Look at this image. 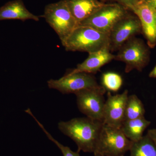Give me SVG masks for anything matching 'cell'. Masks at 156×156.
I'll list each match as a JSON object with an SVG mask.
<instances>
[{
	"mask_svg": "<svg viewBox=\"0 0 156 156\" xmlns=\"http://www.w3.org/2000/svg\"><path fill=\"white\" fill-rule=\"evenodd\" d=\"M103 126L102 122L87 117L60 122L58 128L75 142L78 151L94 153Z\"/></svg>",
	"mask_w": 156,
	"mask_h": 156,
	"instance_id": "1",
	"label": "cell"
},
{
	"mask_svg": "<svg viewBox=\"0 0 156 156\" xmlns=\"http://www.w3.org/2000/svg\"><path fill=\"white\" fill-rule=\"evenodd\" d=\"M62 44L67 51L91 53L110 48L109 34L89 27L79 25Z\"/></svg>",
	"mask_w": 156,
	"mask_h": 156,
	"instance_id": "2",
	"label": "cell"
},
{
	"mask_svg": "<svg viewBox=\"0 0 156 156\" xmlns=\"http://www.w3.org/2000/svg\"><path fill=\"white\" fill-rule=\"evenodd\" d=\"M43 17L58 35L61 43L78 26L65 0L46 5Z\"/></svg>",
	"mask_w": 156,
	"mask_h": 156,
	"instance_id": "3",
	"label": "cell"
},
{
	"mask_svg": "<svg viewBox=\"0 0 156 156\" xmlns=\"http://www.w3.org/2000/svg\"><path fill=\"white\" fill-rule=\"evenodd\" d=\"M132 142L120 128L103 124L94 154L101 156H123L130 150Z\"/></svg>",
	"mask_w": 156,
	"mask_h": 156,
	"instance_id": "4",
	"label": "cell"
},
{
	"mask_svg": "<svg viewBox=\"0 0 156 156\" xmlns=\"http://www.w3.org/2000/svg\"><path fill=\"white\" fill-rule=\"evenodd\" d=\"M115 55V59L126 64L125 72L129 73L133 70L142 71L149 61V49L140 39L133 37L126 42Z\"/></svg>",
	"mask_w": 156,
	"mask_h": 156,
	"instance_id": "5",
	"label": "cell"
},
{
	"mask_svg": "<svg viewBox=\"0 0 156 156\" xmlns=\"http://www.w3.org/2000/svg\"><path fill=\"white\" fill-rule=\"evenodd\" d=\"M127 10L118 3L105 4L91 16L80 23L79 25L89 27L109 34L115 24L128 14Z\"/></svg>",
	"mask_w": 156,
	"mask_h": 156,
	"instance_id": "6",
	"label": "cell"
},
{
	"mask_svg": "<svg viewBox=\"0 0 156 156\" xmlns=\"http://www.w3.org/2000/svg\"><path fill=\"white\" fill-rule=\"evenodd\" d=\"M106 89L102 86L86 89L76 93L80 111L86 116L103 122V111Z\"/></svg>",
	"mask_w": 156,
	"mask_h": 156,
	"instance_id": "7",
	"label": "cell"
},
{
	"mask_svg": "<svg viewBox=\"0 0 156 156\" xmlns=\"http://www.w3.org/2000/svg\"><path fill=\"white\" fill-rule=\"evenodd\" d=\"M49 88L58 90L63 94H75L84 89L100 87L92 74L83 72L66 73L58 80L48 81Z\"/></svg>",
	"mask_w": 156,
	"mask_h": 156,
	"instance_id": "8",
	"label": "cell"
},
{
	"mask_svg": "<svg viewBox=\"0 0 156 156\" xmlns=\"http://www.w3.org/2000/svg\"><path fill=\"white\" fill-rule=\"evenodd\" d=\"M141 31V24L138 17L128 13L115 24L110 32V50H119Z\"/></svg>",
	"mask_w": 156,
	"mask_h": 156,
	"instance_id": "9",
	"label": "cell"
},
{
	"mask_svg": "<svg viewBox=\"0 0 156 156\" xmlns=\"http://www.w3.org/2000/svg\"><path fill=\"white\" fill-rule=\"evenodd\" d=\"M128 95V90L115 95H112L110 92H108L104 108V124L121 128L125 120L126 104Z\"/></svg>",
	"mask_w": 156,
	"mask_h": 156,
	"instance_id": "10",
	"label": "cell"
},
{
	"mask_svg": "<svg viewBox=\"0 0 156 156\" xmlns=\"http://www.w3.org/2000/svg\"><path fill=\"white\" fill-rule=\"evenodd\" d=\"M133 11L140 21L141 30L147 40L148 45L154 48L156 45L155 10L144 0H140Z\"/></svg>",
	"mask_w": 156,
	"mask_h": 156,
	"instance_id": "11",
	"label": "cell"
},
{
	"mask_svg": "<svg viewBox=\"0 0 156 156\" xmlns=\"http://www.w3.org/2000/svg\"><path fill=\"white\" fill-rule=\"evenodd\" d=\"M109 48L89 53V56L86 60L78 65L76 68L69 72L71 73L83 72L88 73H95L105 64L115 59V55L111 53Z\"/></svg>",
	"mask_w": 156,
	"mask_h": 156,
	"instance_id": "12",
	"label": "cell"
},
{
	"mask_svg": "<svg viewBox=\"0 0 156 156\" xmlns=\"http://www.w3.org/2000/svg\"><path fill=\"white\" fill-rule=\"evenodd\" d=\"M9 20H19L23 21L32 20L38 21L40 17L30 12L22 0H13L0 8V21Z\"/></svg>",
	"mask_w": 156,
	"mask_h": 156,
	"instance_id": "13",
	"label": "cell"
},
{
	"mask_svg": "<svg viewBox=\"0 0 156 156\" xmlns=\"http://www.w3.org/2000/svg\"><path fill=\"white\" fill-rule=\"evenodd\" d=\"M73 17L78 23L87 19L101 8L105 3L99 0H65Z\"/></svg>",
	"mask_w": 156,
	"mask_h": 156,
	"instance_id": "14",
	"label": "cell"
},
{
	"mask_svg": "<svg viewBox=\"0 0 156 156\" xmlns=\"http://www.w3.org/2000/svg\"><path fill=\"white\" fill-rule=\"evenodd\" d=\"M151 122L144 116L125 120L121 127V130L128 139L135 142L142 138L144 131L151 125Z\"/></svg>",
	"mask_w": 156,
	"mask_h": 156,
	"instance_id": "15",
	"label": "cell"
},
{
	"mask_svg": "<svg viewBox=\"0 0 156 156\" xmlns=\"http://www.w3.org/2000/svg\"><path fill=\"white\" fill-rule=\"evenodd\" d=\"M130 156H156V145L147 134L132 142Z\"/></svg>",
	"mask_w": 156,
	"mask_h": 156,
	"instance_id": "16",
	"label": "cell"
},
{
	"mask_svg": "<svg viewBox=\"0 0 156 156\" xmlns=\"http://www.w3.org/2000/svg\"><path fill=\"white\" fill-rule=\"evenodd\" d=\"M145 113L144 105L139 98L135 95H128L126 104L125 120L141 118L144 116Z\"/></svg>",
	"mask_w": 156,
	"mask_h": 156,
	"instance_id": "17",
	"label": "cell"
},
{
	"mask_svg": "<svg viewBox=\"0 0 156 156\" xmlns=\"http://www.w3.org/2000/svg\"><path fill=\"white\" fill-rule=\"evenodd\" d=\"M101 82L105 89L109 92L119 91L122 86L123 80L119 74L114 72H107L102 74Z\"/></svg>",
	"mask_w": 156,
	"mask_h": 156,
	"instance_id": "18",
	"label": "cell"
},
{
	"mask_svg": "<svg viewBox=\"0 0 156 156\" xmlns=\"http://www.w3.org/2000/svg\"><path fill=\"white\" fill-rule=\"evenodd\" d=\"M25 112L28 113L29 115H30V116H31L35 120L36 122L37 123L38 126H40V128H41L43 131H44V132L46 134L48 138L50 140L53 141L57 146V147L60 149L63 156H80V153H79L80 151H77V152L73 151L71 150V149L69 147H68L62 145L60 143L58 142L55 138H53V136L46 130V129H45L44 127V126H43L41 123L34 116L33 114L31 111L30 109L28 108L26 110Z\"/></svg>",
	"mask_w": 156,
	"mask_h": 156,
	"instance_id": "19",
	"label": "cell"
},
{
	"mask_svg": "<svg viewBox=\"0 0 156 156\" xmlns=\"http://www.w3.org/2000/svg\"><path fill=\"white\" fill-rule=\"evenodd\" d=\"M124 6L127 10L133 11L140 0H113Z\"/></svg>",
	"mask_w": 156,
	"mask_h": 156,
	"instance_id": "20",
	"label": "cell"
},
{
	"mask_svg": "<svg viewBox=\"0 0 156 156\" xmlns=\"http://www.w3.org/2000/svg\"><path fill=\"white\" fill-rule=\"evenodd\" d=\"M147 134L150 137L156 145V128L148 130Z\"/></svg>",
	"mask_w": 156,
	"mask_h": 156,
	"instance_id": "21",
	"label": "cell"
},
{
	"mask_svg": "<svg viewBox=\"0 0 156 156\" xmlns=\"http://www.w3.org/2000/svg\"><path fill=\"white\" fill-rule=\"evenodd\" d=\"M144 1L156 11V0H144Z\"/></svg>",
	"mask_w": 156,
	"mask_h": 156,
	"instance_id": "22",
	"label": "cell"
},
{
	"mask_svg": "<svg viewBox=\"0 0 156 156\" xmlns=\"http://www.w3.org/2000/svg\"><path fill=\"white\" fill-rule=\"evenodd\" d=\"M149 77L152 78H156V65L149 74Z\"/></svg>",
	"mask_w": 156,
	"mask_h": 156,
	"instance_id": "23",
	"label": "cell"
},
{
	"mask_svg": "<svg viewBox=\"0 0 156 156\" xmlns=\"http://www.w3.org/2000/svg\"><path fill=\"white\" fill-rule=\"evenodd\" d=\"M94 154V156H101V155H100L98 154Z\"/></svg>",
	"mask_w": 156,
	"mask_h": 156,
	"instance_id": "24",
	"label": "cell"
},
{
	"mask_svg": "<svg viewBox=\"0 0 156 156\" xmlns=\"http://www.w3.org/2000/svg\"></svg>",
	"mask_w": 156,
	"mask_h": 156,
	"instance_id": "25",
	"label": "cell"
},
{
	"mask_svg": "<svg viewBox=\"0 0 156 156\" xmlns=\"http://www.w3.org/2000/svg\"></svg>",
	"mask_w": 156,
	"mask_h": 156,
	"instance_id": "26",
	"label": "cell"
},
{
	"mask_svg": "<svg viewBox=\"0 0 156 156\" xmlns=\"http://www.w3.org/2000/svg\"></svg>",
	"mask_w": 156,
	"mask_h": 156,
	"instance_id": "27",
	"label": "cell"
}]
</instances>
